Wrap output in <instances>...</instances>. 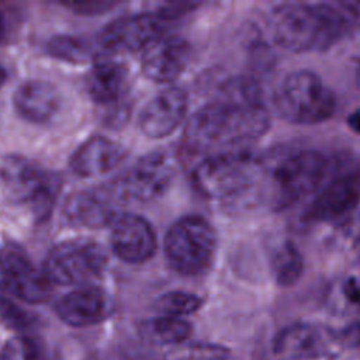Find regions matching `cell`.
Instances as JSON below:
<instances>
[{
	"mask_svg": "<svg viewBox=\"0 0 360 360\" xmlns=\"http://www.w3.org/2000/svg\"><path fill=\"white\" fill-rule=\"evenodd\" d=\"M269 125L260 86L249 77H231L212 101L188 118L181 148L198 159L225 150L252 149Z\"/></svg>",
	"mask_w": 360,
	"mask_h": 360,
	"instance_id": "6da1fadb",
	"label": "cell"
},
{
	"mask_svg": "<svg viewBox=\"0 0 360 360\" xmlns=\"http://www.w3.org/2000/svg\"><path fill=\"white\" fill-rule=\"evenodd\" d=\"M267 25L271 39L288 52H325L360 28V3H283L270 11Z\"/></svg>",
	"mask_w": 360,
	"mask_h": 360,
	"instance_id": "7a4b0ae2",
	"label": "cell"
},
{
	"mask_svg": "<svg viewBox=\"0 0 360 360\" xmlns=\"http://www.w3.org/2000/svg\"><path fill=\"white\" fill-rule=\"evenodd\" d=\"M260 162V204L280 211L309 200L326 174L329 156L315 149L277 148Z\"/></svg>",
	"mask_w": 360,
	"mask_h": 360,
	"instance_id": "3957f363",
	"label": "cell"
},
{
	"mask_svg": "<svg viewBox=\"0 0 360 360\" xmlns=\"http://www.w3.org/2000/svg\"><path fill=\"white\" fill-rule=\"evenodd\" d=\"M260 156L252 149L202 156L191 170V181L201 195L232 208L260 204Z\"/></svg>",
	"mask_w": 360,
	"mask_h": 360,
	"instance_id": "277c9868",
	"label": "cell"
},
{
	"mask_svg": "<svg viewBox=\"0 0 360 360\" xmlns=\"http://www.w3.org/2000/svg\"><path fill=\"white\" fill-rule=\"evenodd\" d=\"M60 190V179L44 170L34 160L21 155L0 159V194L24 208L37 224L45 222L53 212Z\"/></svg>",
	"mask_w": 360,
	"mask_h": 360,
	"instance_id": "5b68a950",
	"label": "cell"
},
{
	"mask_svg": "<svg viewBox=\"0 0 360 360\" xmlns=\"http://www.w3.org/2000/svg\"><path fill=\"white\" fill-rule=\"evenodd\" d=\"M360 202V158L352 152L329 156L323 180L302 210L305 222H333L350 215Z\"/></svg>",
	"mask_w": 360,
	"mask_h": 360,
	"instance_id": "8992f818",
	"label": "cell"
},
{
	"mask_svg": "<svg viewBox=\"0 0 360 360\" xmlns=\"http://www.w3.org/2000/svg\"><path fill=\"white\" fill-rule=\"evenodd\" d=\"M273 105L285 121L314 125L329 120L336 111V96L322 77L301 69L288 73L273 93Z\"/></svg>",
	"mask_w": 360,
	"mask_h": 360,
	"instance_id": "52a82bcc",
	"label": "cell"
},
{
	"mask_svg": "<svg viewBox=\"0 0 360 360\" xmlns=\"http://www.w3.org/2000/svg\"><path fill=\"white\" fill-rule=\"evenodd\" d=\"M218 236L208 219L190 214L179 218L165 236L169 266L181 276L205 273L217 253Z\"/></svg>",
	"mask_w": 360,
	"mask_h": 360,
	"instance_id": "ba28073f",
	"label": "cell"
},
{
	"mask_svg": "<svg viewBox=\"0 0 360 360\" xmlns=\"http://www.w3.org/2000/svg\"><path fill=\"white\" fill-rule=\"evenodd\" d=\"M107 259L100 243L90 239H69L48 250L42 273L52 284H82L98 277L105 269Z\"/></svg>",
	"mask_w": 360,
	"mask_h": 360,
	"instance_id": "9c48e42d",
	"label": "cell"
},
{
	"mask_svg": "<svg viewBox=\"0 0 360 360\" xmlns=\"http://www.w3.org/2000/svg\"><path fill=\"white\" fill-rule=\"evenodd\" d=\"M174 174L173 159L167 153L156 150L139 158L125 173L114 179V183L124 202H149L170 188Z\"/></svg>",
	"mask_w": 360,
	"mask_h": 360,
	"instance_id": "30bf717a",
	"label": "cell"
},
{
	"mask_svg": "<svg viewBox=\"0 0 360 360\" xmlns=\"http://www.w3.org/2000/svg\"><path fill=\"white\" fill-rule=\"evenodd\" d=\"M167 24L169 21L159 11L124 15L100 31L97 45L108 56L143 51L163 37Z\"/></svg>",
	"mask_w": 360,
	"mask_h": 360,
	"instance_id": "8fae6325",
	"label": "cell"
},
{
	"mask_svg": "<svg viewBox=\"0 0 360 360\" xmlns=\"http://www.w3.org/2000/svg\"><path fill=\"white\" fill-rule=\"evenodd\" d=\"M0 288L25 302L38 304L52 294V283L15 243L0 245Z\"/></svg>",
	"mask_w": 360,
	"mask_h": 360,
	"instance_id": "7c38bea8",
	"label": "cell"
},
{
	"mask_svg": "<svg viewBox=\"0 0 360 360\" xmlns=\"http://www.w3.org/2000/svg\"><path fill=\"white\" fill-rule=\"evenodd\" d=\"M124 200L114 183L101 184L72 193L63 204V218L75 228L101 229L118 218Z\"/></svg>",
	"mask_w": 360,
	"mask_h": 360,
	"instance_id": "4fadbf2b",
	"label": "cell"
},
{
	"mask_svg": "<svg viewBox=\"0 0 360 360\" xmlns=\"http://www.w3.org/2000/svg\"><path fill=\"white\" fill-rule=\"evenodd\" d=\"M112 252L125 263H145L156 252V235L152 225L135 214H121L111 225Z\"/></svg>",
	"mask_w": 360,
	"mask_h": 360,
	"instance_id": "5bb4252c",
	"label": "cell"
},
{
	"mask_svg": "<svg viewBox=\"0 0 360 360\" xmlns=\"http://www.w3.org/2000/svg\"><path fill=\"white\" fill-rule=\"evenodd\" d=\"M191 58L190 44L177 35H163L142 51L143 75L158 83L176 80Z\"/></svg>",
	"mask_w": 360,
	"mask_h": 360,
	"instance_id": "9a60e30c",
	"label": "cell"
},
{
	"mask_svg": "<svg viewBox=\"0 0 360 360\" xmlns=\"http://www.w3.org/2000/svg\"><path fill=\"white\" fill-rule=\"evenodd\" d=\"M188 98L180 87H167L155 94L139 115V128L145 136L160 139L169 136L186 118Z\"/></svg>",
	"mask_w": 360,
	"mask_h": 360,
	"instance_id": "2e32d148",
	"label": "cell"
},
{
	"mask_svg": "<svg viewBox=\"0 0 360 360\" xmlns=\"http://www.w3.org/2000/svg\"><path fill=\"white\" fill-rule=\"evenodd\" d=\"M131 77L127 65L112 56L96 58L84 79L90 98L103 108L127 100Z\"/></svg>",
	"mask_w": 360,
	"mask_h": 360,
	"instance_id": "e0dca14e",
	"label": "cell"
},
{
	"mask_svg": "<svg viewBox=\"0 0 360 360\" xmlns=\"http://www.w3.org/2000/svg\"><path fill=\"white\" fill-rule=\"evenodd\" d=\"M13 105L22 120L32 124H45L59 112L62 97L51 82L30 79L15 89Z\"/></svg>",
	"mask_w": 360,
	"mask_h": 360,
	"instance_id": "ac0fdd59",
	"label": "cell"
},
{
	"mask_svg": "<svg viewBox=\"0 0 360 360\" xmlns=\"http://www.w3.org/2000/svg\"><path fill=\"white\" fill-rule=\"evenodd\" d=\"M55 311L70 326H89L103 321L108 315L110 300L103 288L86 285L59 298Z\"/></svg>",
	"mask_w": 360,
	"mask_h": 360,
	"instance_id": "d6986e66",
	"label": "cell"
},
{
	"mask_svg": "<svg viewBox=\"0 0 360 360\" xmlns=\"http://www.w3.org/2000/svg\"><path fill=\"white\" fill-rule=\"evenodd\" d=\"M124 159L125 149L118 142L94 135L72 153L69 165L80 177H97L115 169Z\"/></svg>",
	"mask_w": 360,
	"mask_h": 360,
	"instance_id": "ffe728a7",
	"label": "cell"
},
{
	"mask_svg": "<svg viewBox=\"0 0 360 360\" xmlns=\"http://www.w3.org/2000/svg\"><path fill=\"white\" fill-rule=\"evenodd\" d=\"M322 349V335L309 323H294L281 329L273 343L274 354L283 360L307 359L318 354Z\"/></svg>",
	"mask_w": 360,
	"mask_h": 360,
	"instance_id": "44dd1931",
	"label": "cell"
},
{
	"mask_svg": "<svg viewBox=\"0 0 360 360\" xmlns=\"http://www.w3.org/2000/svg\"><path fill=\"white\" fill-rule=\"evenodd\" d=\"M270 270L280 287L295 284L304 271V256L291 240H283L270 252Z\"/></svg>",
	"mask_w": 360,
	"mask_h": 360,
	"instance_id": "7402d4cb",
	"label": "cell"
},
{
	"mask_svg": "<svg viewBox=\"0 0 360 360\" xmlns=\"http://www.w3.org/2000/svg\"><path fill=\"white\" fill-rule=\"evenodd\" d=\"M45 51L51 58L68 63H86L93 59V51L89 42L80 37L73 35H55L45 44Z\"/></svg>",
	"mask_w": 360,
	"mask_h": 360,
	"instance_id": "603a6c76",
	"label": "cell"
},
{
	"mask_svg": "<svg viewBox=\"0 0 360 360\" xmlns=\"http://www.w3.org/2000/svg\"><path fill=\"white\" fill-rule=\"evenodd\" d=\"M146 335L156 343H181L191 333V325L183 318L162 315L148 322Z\"/></svg>",
	"mask_w": 360,
	"mask_h": 360,
	"instance_id": "cb8c5ba5",
	"label": "cell"
},
{
	"mask_svg": "<svg viewBox=\"0 0 360 360\" xmlns=\"http://www.w3.org/2000/svg\"><path fill=\"white\" fill-rule=\"evenodd\" d=\"M202 300L193 292L187 291H169L160 295L156 301V308L167 316H183L198 311Z\"/></svg>",
	"mask_w": 360,
	"mask_h": 360,
	"instance_id": "d4e9b609",
	"label": "cell"
},
{
	"mask_svg": "<svg viewBox=\"0 0 360 360\" xmlns=\"http://www.w3.org/2000/svg\"><path fill=\"white\" fill-rule=\"evenodd\" d=\"M229 350L215 343L179 345L169 350L165 360H228Z\"/></svg>",
	"mask_w": 360,
	"mask_h": 360,
	"instance_id": "484cf974",
	"label": "cell"
},
{
	"mask_svg": "<svg viewBox=\"0 0 360 360\" xmlns=\"http://www.w3.org/2000/svg\"><path fill=\"white\" fill-rule=\"evenodd\" d=\"M0 323L11 329H27L32 325V316L11 300L0 295Z\"/></svg>",
	"mask_w": 360,
	"mask_h": 360,
	"instance_id": "4316f807",
	"label": "cell"
},
{
	"mask_svg": "<svg viewBox=\"0 0 360 360\" xmlns=\"http://www.w3.org/2000/svg\"><path fill=\"white\" fill-rule=\"evenodd\" d=\"M342 298L353 307H360V278L356 276H346L338 285Z\"/></svg>",
	"mask_w": 360,
	"mask_h": 360,
	"instance_id": "83f0119b",
	"label": "cell"
},
{
	"mask_svg": "<svg viewBox=\"0 0 360 360\" xmlns=\"http://www.w3.org/2000/svg\"><path fill=\"white\" fill-rule=\"evenodd\" d=\"M339 339L343 345L349 347H359L360 346V321L345 326L339 333Z\"/></svg>",
	"mask_w": 360,
	"mask_h": 360,
	"instance_id": "f1b7e54d",
	"label": "cell"
},
{
	"mask_svg": "<svg viewBox=\"0 0 360 360\" xmlns=\"http://www.w3.org/2000/svg\"><path fill=\"white\" fill-rule=\"evenodd\" d=\"M346 124L349 127V129L354 134H359L360 135V107L353 110L347 118H346Z\"/></svg>",
	"mask_w": 360,
	"mask_h": 360,
	"instance_id": "f546056e",
	"label": "cell"
},
{
	"mask_svg": "<svg viewBox=\"0 0 360 360\" xmlns=\"http://www.w3.org/2000/svg\"><path fill=\"white\" fill-rule=\"evenodd\" d=\"M6 79H7V73H6L4 68L0 65V89H1V86L6 83Z\"/></svg>",
	"mask_w": 360,
	"mask_h": 360,
	"instance_id": "4dcf8cb0",
	"label": "cell"
}]
</instances>
